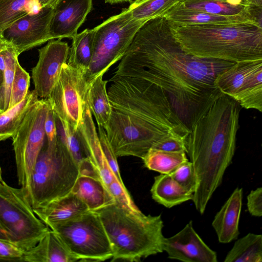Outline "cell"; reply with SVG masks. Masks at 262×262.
Masks as SVG:
<instances>
[{
  "mask_svg": "<svg viewBox=\"0 0 262 262\" xmlns=\"http://www.w3.org/2000/svg\"><path fill=\"white\" fill-rule=\"evenodd\" d=\"M169 24L183 49L198 57L234 62L262 59V27L254 22Z\"/></svg>",
  "mask_w": 262,
  "mask_h": 262,
  "instance_id": "3957f363",
  "label": "cell"
},
{
  "mask_svg": "<svg viewBox=\"0 0 262 262\" xmlns=\"http://www.w3.org/2000/svg\"><path fill=\"white\" fill-rule=\"evenodd\" d=\"M224 261L261 262V234L249 233L237 239L228 252Z\"/></svg>",
  "mask_w": 262,
  "mask_h": 262,
  "instance_id": "4316f807",
  "label": "cell"
},
{
  "mask_svg": "<svg viewBox=\"0 0 262 262\" xmlns=\"http://www.w3.org/2000/svg\"><path fill=\"white\" fill-rule=\"evenodd\" d=\"M80 174V167L72 154L57 139L40 150L28 186L24 189L33 209L70 193Z\"/></svg>",
  "mask_w": 262,
  "mask_h": 262,
  "instance_id": "8992f818",
  "label": "cell"
},
{
  "mask_svg": "<svg viewBox=\"0 0 262 262\" xmlns=\"http://www.w3.org/2000/svg\"><path fill=\"white\" fill-rule=\"evenodd\" d=\"M94 29H86L77 33L72 39L68 63L78 68L85 74L90 64L93 53Z\"/></svg>",
  "mask_w": 262,
  "mask_h": 262,
  "instance_id": "83f0119b",
  "label": "cell"
},
{
  "mask_svg": "<svg viewBox=\"0 0 262 262\" xmlns=\"http://www.w3.org/2000/svg\"><path fill=\"white\" fill-rule=\"evenodd\" d=\"M78 131L86 157L107 188L108 185L117 178L111 170L102 150L87 101Z\"/></svg>",
  "mask_w": 262,
  "mask_h": 262,
  "instance_id": "ac0fdd59",
  "label": "cell"
},
{
  "mask_svg": "<svg viewBox=\"0 0 262 262\" xmlns=\"http://www.w3.org/2000/svg\"><path fill=\"white\" fill-rule=\"evenodd\" d=\"M80 259L73 254L59 236L51 229L39 242L25 251L23 261L75 262Z\"/></svg>",
  "mask_w": 262,
  "mask_h": 262,
  "instance_id": "ffe728a7",
  "label": "cell"
},
{
  "mask_svg": "<svg viewBox=\"0 0 262 262\" xmlns=\"http://www.w3.org/2000/svg\"><path fill=\"white\" fill-rule=\"evenodd\" d=\"M2 180V170H1V166H0V181H1Z\"/></svg>",
  "mask_w": 262,
  "mask_h": 262,
  "instance_id": "c3c4849f",
  "label": "cell"
},
{
  "mask_svg": "<svg viewBox=\"0 0 262 262\" xmlns=\"http://www.w3.org/2000/svg\"><path fill=\"white\" fill-rule=\"evenodd\" d=\"M2 113L1 111H0V114Z\"/></svg>",
  "mask_w": 262,
  "mask_h": 262,
  "instance_id": "f907efd6",
  "label": "cell"
},
{
  "mask_svg": "<svg viewBox=\"0 0 262 262\" xmlns=\"http://www.w3.org/2000/svg\"><path fill=\"white\" fill-rule=\"evenodd\" d=\"M163 251L168 258L184 262H217V254L202 239L190 221L176 234L165 237Z\"/></svg>",
  "mask_w": 262,
  "mask_h": 262,
  "instance_id": "9a60e30c",
  "label": "cell"
},
{
  "mask_svg": "<svg viewBox=\"0 0 262 262\" xmlns=\"http://www.w3.org/2000/svg\"><path fill=\"white\" fill-rule=\"evenodd\" d=\"M70 47L61 39H52L38 50V60L32 70L38 97L46 99L58 81L63 66L68 62Z\"/></svg>",
  "mask_w": 262,
  "mask_h": 262,
  "instance_id": "5bb4252c",
  "label": "cell"
},
{
  "mask_svg": "<svg viewBox=\"0 0 262 262\" xmlns=\"http://www.w3.org/2000/svg\"><path fill=\"white\" fill-rule=\"evenodd\" d=\"M50 107L47 98L38 99L12 137L18 182L23 189L29 185L37 158L45 143V123Z\"/></svg>",
  "mask_w": 262,
  "mask_h": 262,
  "instance_id": "30bf717a",
  "label": "cell"
},
{
  "mask_svg": "<svg viewBox=\"0 0 262 262\" xmlns=\"http://www.w3.org/2000/svg\"><path fill=\"white\" fill-rule=\"evenodd\" d=\"M24 253L13 243L0 239V261H23Z\"/></svg>",
  "mask_w": 262,
  "mask_h": 262,
  "instance_id": "ab89813d",
  "label": "cell"
},
{
  "mask_svg": "<svg viewBox=\"0 0 262 262\" xmlns=\"http://www.w3.org/2000/svg\"><path fill=\"white\" fill-rule=\"evenodd\" d=\"M239 105L221 93L192 127L186 139V154L196 178L192 201L203 214L232 162L238 128Z\"/></svg>",
  "mask_w": 262,
  "mask_h": 262,
  "instance_id": "7a4b0ae2",
  "label": "cell"
},
{
  "mask_svg": "<svg viewBox=\"0 0 262 262\" xmlns=\"http://www.w3.org/2000/svg\"><path fill=\"white\" fill-rule=\"evenodd\" d=\"M150 192L156 202L168 208L192 200L193 198V193L185 190L167 174H160L154 178Z\"/></svg>",
  "mask_w": 262,
  "mask_h": 262,
  "instance_id": "603a6c76",
  "label": "cell"
},
{
  "mask_svg": "<svg viewBox=\"0 0 262 262\" xmlns=\"http://www.w3.org/2000/svg\"><path fill=\"white\" fill-rule=\"evenodd\" d=\"M142 160L148 169L167 174L189 161L185 151H167L153 148L150 149Z\"/></svg>",
  "mask_w": 262,
  "mask_h": 262,
  "instance_id": "f1b7e54d",
  "label": "cell"
},
{
  "mask_svg": "<svg viewBox=\"0 0 262 262\" xmlns=\"http://www.w3.org/2000/svg\"><path fill=\"white\" fill-rule=\"evenodd\" d=\"M79 167L80 174L71 192L85 203L89 210H95L114 200L88 158Z\"/></svg>",
  "mask_w": 262,
  "mask_h": 262,
  "instance_id": "e0dca14e",
  "label": "cell"
},
{
  "mask_svg": "<svg viewBox=\"0 0 262 262\" xmlns=\"http://www.w3.org/2000/svg\"><path fill=\"white\" fill-rule=\"evenodd\" d=\"M0 223L10 242L24 251L34 247L50 229L34 213L24 189L0 181Z\"/></svg>",
  "mask_w": 262,
  "mask_h": 262,
  "instance_id": "ba28073f",
  "label": "cell"
},
{
  "mask_svg": "<svg viewBox=\"0 0 262 262\" xmlns=\"http://www.w3.org/2000/svg\"><path fill=\"white\" fill-rule=\"evenodd\" d=\"M54 117L57 140L65 146L79 165L88 158L83 148L78 130H75L68 123L55 114Z\"/></svg>",
  "mask_w": 262,
  "mask_h": 262,
  "instance_id": "d6a6232c",
  "label": "cell"
},
{
  "mask_svg": "<svg viewBox=\"0 0 262 262\" xmlns=\"http://www.w3.org/2000/svg\"><path fill=\"white\" fill-rule=\"evenodd\" d=\"M107 91L112 108L130 115L169 134L190 132L173 110L164 91L147 81L113 76Z\"/></svg>",
  "mask_w": 262,
  "mask_h": 262,
  "instance_id": "5b68a950",
  "label": "cell"
},
{
  "mask_svg": "<svg viewBox=\"0 0 262 262\" xmlns=\"http://www.w3.org/2000/svg\"><path fill=\"white\" fill-rule=\"evenodd\" d=\"M104 128L117 157L133 156L141 159L157 142L171 134L114 109Z\"/></svg>",
  "mask_w": 262,
  "mask_h": 262,
  "instance_id": "8fae6325",
  "label": "cell"
},
{
  "mask_svg": "<svg viewBox=\"0 0 262 262\" xmlns=\"http://www.w3.org/2000/svg\"><path fill=\"white\" fill-rule=\"evenodd\" d=\"M181 0H135L127 8L136 20L146 21L160 17L178 4Z\"/></svg>",
  "mask_w": 262,
  "mask_h": 262,
  "instance_id": "4dcf8cb0",
  "label": "cell"
},
{
  "mask_svg": "<svg viewBox=\"0 0 262 262\" xmlns=\"http://www.w3.org/2000/svg\"><path fill=\"white\" fill-rule=\"evenodd\" d=\"M38 98L35 90L29 91L22 101L0 114V141L12 137Z\"/></svg>",
  "mask_w": 262,
  "mask_h": 262,
  "instance_id": "484cf974",
  "label": "cell"
},
{
  "mask_svg": "<svg viewBox=\"0 0 262 262\" xmlns=\"http://www.w3.org/2000/svg\"><path fill=\"white\" fill-rule=\"evenodd\" d=\"M30 79L29 73L18 62L15 70L8 108L20 102L26 97L29 91Z\"/></svg>",
  "mask_w": 262,
  "mask_h": 262,
  "instance_id": "e575fe53",
  "label": "cell"
},
{
  "mask_svg": "<svg viewBox=\"0 0 262 262\" xmlns=\"http://www.w3.org/2000/svg\"><path fill=\"white\" fill-rule=\"evenodd\" d=\"M103 76L97 77L89 84L86 101L97 125L105 128L110 119L113 108L106 90L108 81L103 80Z\"/></svg>",
  "mask_w": 262,
  "mask_h": 262,
  "instance_id": "d4e9b609",
  "label": "cell"
},
{
  "mask_svg": "<svg viewBox=\"0 0 262 262\" xmlns=\"http://www.w3.org/2000/svg\"><path fill=\"white\" fill-rule=\"evenodd\" d=\"M179 4L188 9L212 14L223 16L249 15L251 17L247 3L234 5L227 2L226 0H181Z\"/></svg>",
  "mask_w": 262,
  "mask_h": 262,
  "instance_id": "f546056e",
  "label": "cell"
},
{
  "mask_svg": "<svg viewBox=\"0 0 262 262\" xmlns=\"http://www.w3.org/2000/svg\"><path fill=\"white\" fill-rule=\"evenodd\" d=\"M45 130L47 143L52 144L57 142V130L53 110L50 107L47 115L45 123Z\"/></svg>",
  "mask_w": 262,
  "mask_h": 262,
  "instance_id": "b9f144b4",
  "label": "cell"
},
{
  "mask_svg": "<svg viewBox=\"0 0 262 262\" xmlns=\"http://www.w3.org/2000/svg\"><path fill=\"white\" fill-rule=\"evenodd\" d=\"M247 208L252 216L260 217L262 215V188L252 190L247 195Z\"/></svg>",
  "mask_w": 262,
  "mask_h": 262,
  "instance_id": "60d3db41",
  "label": "cell"
},
{
  "mask_svg": "<svg viewBox=\"0 0 262 262\" xmlns=\"http://www.w3.org/2000/svg\"><path fill=\"white\" fill-rule=\"evenodd\" d=\"M29 0H2L0 2V36L7 28L28 15L26 6Z\"/></svg>",
  "mask_w": 262,
  "mask_h": 262,
  "instance_id": "836d02e7",
  "label": "cell"
},
{
  "mask_svg": "<svg viewBox=\"0 0 262 262\" xmlns=\"http://www.w3.org/2000/svg\"><path fill=\"white\" fill-rule=\"evenodd\" d=\"M243 188H236L212 223L220 243L227 244L237 238L243 200Z\"/></svg>",
  "mask_w": 262,
  "mask_h": 262,
  "instance_id": "d6986e66",
  "label": "cell"
},
{
  "mask_svg": "<svg viewBox=\"0 0 262 262\" xmlns=\"http://www.w3.org/2000/svg\"><path fill=\"white\" fill-rule=\"evenodd\" d=\"M244 1L246 3H247V4H248V3H250V2L251 1V0H244Z\"/></svg>",
  "mask_w": 262,
  "mask_h": 262,
  "instance_id": "681fc988",
  "label": "cell"
},
{
  "mask_svg": "<svg viewBox=\"0 0 262 262\" xmlns=\"http://www.w3.org/2000/svg\"><path fill=\"white\" fill-rule=\"evenodd\" d=\"M88 86L85 73L67 63L47 98L54 113L75 130L82 119Z\"/></svg>",
  "mask_w": 262,
  "mask_h": 262,
  "instance_id": "7c38bea8",
  "label": "cell"
},
{
  "mask_svg": "<svg viewBox=\"0 0 262 262\" xmlns=\"http://www.w3.org/2000/svg\"><path fill=\"white\" fill-rule=\"evenodd\" d=\"M3 79V76L0 73V86L2 83Z\"/></svg>",
  "mask_w": 262,
  "mask_h": 262,
  "instance_id": "7dc6e473",
  "label": "cell"
},
{
  "mask_svg": "<svg viewBox=\"0 0 262 262\" xmlns=\"http://www.w3.org/2000/svg\"><path fill=\"white\" fill-rule=\"evenodd\" d=\"M93 0H59L50 25L52 39L72 38L92 10Z\"/></svg>",
  "mask_w": 262,
  "mask_h": 262,
  "instance_id": "2e32d148",
  "label": "cell"
},
{
  "mask_svg": "<svg viewBox=\"0 0 262 262\" xmlns=\"http://www.w3.org/2000/svg\"><path fill=\"white\" fill-rule=\"evenodd\" d=\"M169 175L185 190L194 193L196 178L193 165L190 161L180 165Z\"/></svg>",
  "mask_w": 262,
  "mask_h": 262,
  "instance_id": "d590c367",
  "label": "cell"
},
{
  "mask_svg": "<svg viewBox=\"0 0 262 262\" xmlns=\"http://www.w3.org/2000/svg\"><path fill=\"white\" fill-rule=\"evenodd\" d=\"M80 261L111 259V245L97 213L89 210L68 220L47 225Z\"/></svg>",
  "mask_w": 262,
  "mask_h": 262,
  "instance_id": "9c48e42d",
  "label": "cell"
},
{
  "mask_svg": "<svg viewBox=\"0 0 262 262\" xmlns=\"http://www.w3.org/2000/svg\"><path fill=\"white\" fill-rule=\"evenodd\" d=\"M53 9L42 8L35 14L17 20L3 31L0 38L21 53L52 40L50 25Z\"/></svg>",
  "mask_w": 262,
  "mask_h": 262,
  "instance_id": "4fadbf2b",
  "label": "cell"
},
{
  "mask_svg": "<svg viewBox=\"0 0 262 262\" xmlns=\"http://www.w3.org/2000/svg\"><path fill=\"white\" fill-rule=\"evenodd\" d=\"M2 0H0V2L2 1Z\"/></svg>",
  "mask_w": 262,
  "mask_h": 262,
  "instance_id": "816d5d0a",
  "label": "cell"
},
{
  "mask_svg": "<svg viewBox=\"0 0 262 262\" xmlns=\"http://www.w3.org/2000/svg\"><path fill=\"white\" fill-rule=\"evenodd\" d=\"M162 16H164L169 24L179 26L220 25L254 22L249 15L223 16L212 14L185 8L179 3L167 11Z\"/></svg>",
  "mask_w": 262,
  "mask_h": 262,
  "instance_id": "44dd1931",
  "label": "cell"
},
{
  "mask_svg": "<svg viewBox=\"0 0 262 262\" xmlns=\"http://www.w3.org/2000/svg\"><path fill=\"white\" fill-rule=\"evenodd\" d=\"M107 189L115 200L126 205L133 211H140L134 203L125 185L118 180L113 181L107 187Z\"/></svg>",
  "mask_w": 262,
  "mask_h": 262,
  "instance_id": "f35d334b",
  "label": "cell"
},
{
  "mask_svg": "<svg viewBox=\"0 0 262 262\" xmlns=\"http://www.w3.org/2000/svg\"><path fill=\"white\" fill-rule=\"evenodd\" d=\"M104 1L106 3H109L110 4L112 5L124 2L132 3L133 0H104Z\"/></svg>",
  "mask_w": 262,
  "mask_h": 262,
  "instance_id": "bcb514c9",
  "label": "cell"
},
{
  "mask_svg": "<svg viewBox=\"0 0 262 262\" xmlns=\"http://www.w3.org/2000/svg\"><path fill=\"white\" fill-rule=\"evenodd\" d=\"M93 211L99 217L109 238L112 261L137 262L163 252L161 214L145 215L115 199Z\"/></svg>",
  "mask_w": 262,
  "mask_h": 262,
  "instance_id": "277c9868",
  "label": "cell"
},
{
  "mask_svg": "<svg viewBox=\"0 0 262 262\" xmlns=\"http://www.w3.org/2000/svg\"><path fill=\"white\" fill-rule=\"evenodd\" d=\"M144 23L133 18L126 8L94 28L93 53L85 74L88 84L103 75L112 65L122 58Z\"/></svg>",
  "mask_w": 262,
  "mask_h": 262,
  "instance_id": "52a82bcc",
  "label": "cell"
},
{
  "mask_svg": "<svg viewBox=\"0 0 262 262\" xmlns=\"http://www.w3.org/2000/svg\"><path fill=\"white\" fill-rule=\"evenodd\" d=\"M0 239L10 242L9 235L0 223ZM12 243V242H11Z\"/></svg>",
  "mask_w": 262,
  "mask_h": 262,
  "instance_id": "f6af8a7d",
  "label": "cell"
},
{
  "mask_svg": "<svg viewBox=\"0 0 262 262\" xmlns=\"http://www.w3.org/2000/svg\"><path fill=\"white\" fill-rule=\"evenodd\" d=\"M87 206L72 192L33 211L46 225L63 222L89 211Z\"/></svg>",
  "mask_w": 262,
  "mask_h": 262,
  "instance_id": "7402d4cb",
  "label": "cell"
},
{
  "mask_svg": "<svg viewBox=\"0 0 262 262\" xmlns=\"http://www.w3.org/2000/svg\"><path fill=\"white\" fill-rule=\"evenodd\" d=\"M42 8L53 9L59 0H37Z\"/></svg>",
  "mask_w": 262,
  "mask_h": 262,
  "instance_id": "ee69618b",
  "label": "cell"
},
{
  "mask_svg": "<svg viewBox=\"0 0 262 262\" xmlns=\"http://www.w3.org/2000/svg\"><path fill=\"white\" fill-rule=\"evenodd\" d=\"M42 7L37 0H29L26 6V10L30 15L38 13Z\"/></svg>",
  "mask_w": 262,
  "mask_h": 262,
  "instance_id": "7bdbcfd3",
  "label": "cell"
},
{
  "mask_svg": "<svg viewBox=\"0 0 262 262\" xmlns=\"http://www.w3.org/2000/svg\"><path fill=\"white\" fill-rule=\"evenodd\" d=\"M5 56L6 68L4 72L2 83L0 86V111L2 113L8 109L12 83L18 54L10 45L0 38Z\"/></svg>",
  "mask_w": 262,
  "mask_h": 262,
  "instance_id": "1f68e13d",
  "label": "cell"
},
{
  "mask_svg": "<svg viewBox=\"0 0 262 262\" xmlns=\"http://www.w3.org/2000/svg\"><path fill=\"white\" fill-rule=\"evenodd\" d=\"M233 99L243 108L262 112V59L255 60Z\"/></svg>",
  "mask_w": 262,
  "mask_h": 262,
  "instance_id": "cb8c5ba5",
  "label": "cell"
},
{
  "mask_svg": "<svg viewBox=\"0 0 262 262\" xmlns=\"http://www.w3.org/2000/svg\"><path fill=\"white\" fill-rule=\"evenodd\" d=\"M98 131L100 142L108 164L117 179L124 184L120 174L118 157L109 142L105 129L102 126L98 125Z\"/></svg>",
  "mask_w": 262,
  "mask_h": 262,
  "instance_id": "8d00e7d4",
  "label": "cell"
},
{
  "mask_svg": "<svg viewBox=\"0 0 262 262\" xmlns=\"http://www.w3.org/2000/svg\"><path fill=\"white\" fill-rule=\"evenodd\" d=\"M234 63L187 53L162 16L141 26L114 76L142 79L161 88L190 132L222 93L214 85L216 76Z\"/></svg>",
  "mask_w": 262,
  "mask_h": 262,
  "instance_id": "6da1fadb",
  "label": "cell"
},
{
  "mask_svg": "<svg viewBox=\"0 0 262 262\" xmlns=\"http://www.w3.org/2000/svg\"><path fill=\"white\" fill-rule=\"evenodd\" d=\"M186 137L187 136L177 133L171 134L159 140L151 148L167 151H185L186 152Z\"/></svg>",
  "mask_w": 262,
  "mask_h": 262,
  "instance_id": "74e56055",
  "label": "cell"
}]
</instances>
